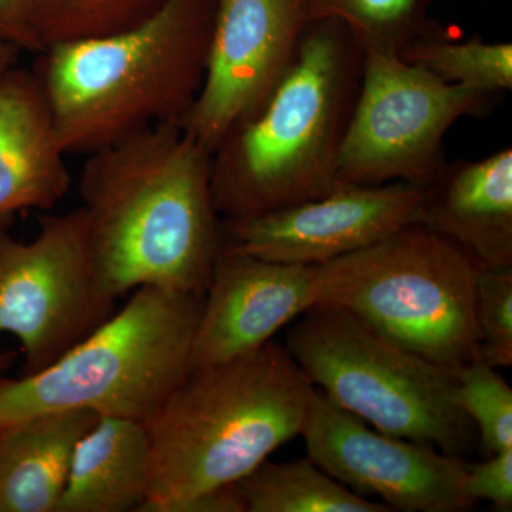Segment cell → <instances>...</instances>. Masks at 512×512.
<instances>
[{
  "instance_id": "277c9868",
  "label": "cell",
  "mask_w": 512,
  "mask_h": 512,
  "mask_svg": "<svg viewBox=\"0 0 512 512\" xmlns=\"http://www.w3.org/2000/svg\"><path fill=\"white\" fill-rule=\"evenodd\" d=\"M315 386L285 346L195 367L146 421L150 493L137 511L235 484L301 436Z\"/></svg>"
},
{
  "instance_id": "8992f818",
  "label": "cell",
  "mask_w": 512,
  "mask_h": 512,
  "mask_svg": "<svg viewBox=\"0 0 512 512\" xmlns=\"http://www.w3.org/2000/svg\"><path fill=\"white\" fill-rule=\"evenodd\" d=\"M478 272L463 249L412 224L316 266L312 302L345 309L400 348L453 372L481 359Z\"/></svg>"
},
{
  "instance_id": "5bb4252c",
  "label": "cell",
  "mask_w": 512,
  "mask_h": 512,
  "mask_svg": "<svg viewBox=\"0 0 512 512\" xmlns=\"http://www.w3.org/2000/svg\"><path fill=\"white\" fill-rule=\"evenodd\" d=\"M66 157L35 73L10 67L0 76V222L57 207L72 187Z\"/></svg>"
},
{
  "instance_id": "ba28073f",
  "label": "cell",
  "mask_w": 512,
  "mask_h": 512,
  "mask_svg": "<svg viewBox=\"0 0 512 512\" xmlns=\"http://www.w3.org/2000/svg\"><path fill=\"white\" fill-rule=\"evenodd\" d=\"M494 94L443 82L390 50H365L362 83L338 161L345 185L426 187L446 163L444 136L456 121L483 116Z\"/></svg>"
},
{
  "instance_id": "e0dca14e",
  "label": "cell",
  "mask_w": 512,
  "mask_h": 512,
  "mask_svg": "<svg viewBox=\"0 0 512 512\" xmlns=\"http://www.w3.org/2000/svg\"><path fill=\"white\" fill-rule=\"evenodd\" d=\"M97 419L59 410L0 429V512H57L77 441Z\"/></svg>"
},
{
  "instance_id": "44dd1931",
  "label": "cell",
  "mask_w": 512,
  "mask_h": 512,
  "mask_svg": "<svg viewBox=\"0 0 512 512\" xmlns=\"http://www.w3.org/2000/svg\"><path fill=\"white\" fill-rule=\"evenodd\" d=\"M164 0H29L37 35L47 46L121 32L148 18Z\"/></svg>"
},
{
  "instance_id": "7c38bea8",
  "label": "cell",
  "mask_w": 512,
  "mask_h": 512,
  "mask_svg": "<svg viewBox=\"0 0 512 512\" xmlns=\"http://www.w3.org/2000/svg\"><path fill=\"white\" fill-rule=\"evenodd\" d=\"M423 188L345 185L315 200L239 221L221 220V249L279 264H328L420 224Z\"/></svg>"
},
{
  "instance_id": "6da1fadb",
  "label": "cell",
  "mask_w": 512,
  "mask_h": 512,
  "mask_svg": "<svg viewBox=\"0 0 512 512\" xmlns=\"http://www.w3.org/2000/svg\"><path fill=\"white\" fill-rule=\"evenodd\" d=\"M86 157L80 207L101 289L114 301L143 286L204 295L222 244L211 154L168 123Z\"/></svg>"
},
{
  "instance_id": "d4e9b609",
  "label": "cell",
  "mask_w": 512,
  "mask_h": 512,
  "mask_svg": "<svg viewBox=\"0 0 512 512\" xmlns=\"http://www.w3.org/2000/svg\"><path fill=\"white\" fill-rule=\"evenodd\" d=\"M0 42L18 47L22 53L42 52L30 13L29 0H0Z\"/></svg>"
},
{
  "instance_id": "52a82bcc",
  "label": "cell",
  "mask_w": 512,
  "mask_h": 512,
  "mask_svg": "<svg viewBox=\"0 0 512 512\" xmlns=\"http://www.w3.org/2000/svg\"><path fill=\"white\" fill-rule=\"evenodd\" d=\"M286 350L313 386L390 436L464 458L478 440L456 376L384 338L338 306L313 305L286 333Z\"/></svg>"
},
{
  "instance_id": "603a6c76",
  "label": "cell",
  "mask_w": 512,
  "mask_h": 512,
  "mask_svg": "<svg viewBox=\"0 0 512 512\" xmlns=\"http://www.w3.org/2000/svg\"><path fill=\"white\" fill-rule=\"evenodd\" d=\"M476 320L480 357L488 365H512V268L480 269Z\"/></svg>"
},
{
  "instance_id": "7402d4cb",
  "label": "cell",
  "mask_w": 512,
  "mask_h": 512,
  "mask_svg": "<svg viewBox=\"0 0 512 512\" xmlns=\"http://www.w3.org/2000/svg\"><path fill=\"white\" fill-rule=\"evenodd\" d=\"M458 402L476 427L485 457L512 448V389L497 367L478 359L453 370Z\"/></svg>"
},
{
  "instance_id": "8fae6325",
  "label": "cell",
  "mask_w": 512,
  "mask_h": 512,
  "mask_svg": "<svg viewBox=\"0 0 512 512\" xmlns=\"http://www.w3.org/2000/svg\"><path fill=\"white\" fill-rule=\"evenodd\" d=\"M296 0H215L200 92L181 127L208 153L274 90L301 37Z\"/></svg>"
},
{
  "instance_id": "484cf974",
  "label": "cell",
  "mask_w": 512,
  "mask_h": 512,
  "mask_svg": "<svg viewBox=\"0 0 512 512\" xmlns=\"http://www.w3.org/2000/svg\"><path fill=\"white\" fill-rule=\"evenodd\" d=\"M147 512H247V505L235 483L154 505Z\"/></svg>"
},
{
  "instance_id": "83f0119b",
  "label": "cell",
  "mask_w": 512,
  "mask_h": 512,
  "mask_svg": "<svg viewBox=\"0 0 512 512\" xmlns=\"http://www.w3.org/2000/svg\"><path fill=\"white\" fill-rule=\"evenodd\" d=\"M16 359H18V353L16 352H0V377L6 370L15 365Z\"/></svg>"
},
{
  "instance_id": "ffe728a7",
  "label": "cell",
  "mask_w": 512,
  "mask_h": 512,
  "mask_svg": "<svg viewBox=\"0 0 512 512\" xmlns=\"http://www.w3.org/2000/svg\"><path fill=\"white\" fill-rule=\"evenodd\" d=\"M400 57L423 67L443 82L495 94L512 89L511 43L471 39L457 43L427 32L406 47Z\"/></svg>"
},
{
  "instance_id": "3957f363",
  "label": "cell",
  "mask_w": 512,
  "mask_h": 512,
  "mask_svg": "<svg viewBox=\"0 0 512 512\" xmlns=\"http://www.w3.org/2000/svg\"><path fill=\"white\" fill-rule=\"evenodd\" d=\"M214 9L215 0H164L131 28L37 53L30 69L67 156L183 123L204 79Z\"/></svg>"
},
{
  "instance_id": "4fadbf2b",
  "label": "cell",
  "mask_w": 512,
  "mask_h": 512,
  "mask_svg": "<svg viewBox=\"0 0 512 512\" xmlns=\"http://www.w3.org/2000/svg\"><path fill=\"white\" fill-rule=\"evenodd\" d=\"M316 266L279 264L221 249L204 303L191 370L248 355L312 308Z\"/></svg>"
},
{
  "instance_id": "7a4b0ae2",
  "label": "cell",
  "mask_w": 512,
  "mask_h": 512,
  "mask_svg": "<svg viewBox=\"0 0 512 512\" xmlns=\"http://www.w3.org/2000/svg\"><path fill=\"white\" fill-rule=\"evenodd\" d=\"M363 59L365 49L343 23H305L274 90L212 151V195L222 221L258 217L339 187Z\"/></svg>"
},
{
  "instance_id": "5b68a950",
  "label": "cell",
  "mask_w": 512,
  "mask_h": 512,
  "mask_svg": "<svg viewBox=\"0 0 512 512\" xmlns=\"http://www.w3.org/2000/svg\"><path fill=\"white\" fill-rule=\"evenodd\" d=\"M204 295L143 286L55 363L0 377V429L46 412L87 410L146 423L191 372Z\"/></svg>"
},
{
  "instance_id": "2e32d148",
  "label": "cell",
  "mask_w": 512,
  "mask_h": 512,
  "mask_svg": "<svg viewBox=\"0 0 512 512\" xmlns=\"http://www.w3.org/2000/svg\"><path fill=\"white\" fill-rule=\"evenodd\" d=\"M151 470L146 423L99 416L77 441L57 512L137 511L150 493Z\"/></svg>"
},
{
  "instance_id": "4316f807",
  "label": "cell",
  "mask_w": 512,
  "mask_h": 512,
  "mask_svg": "<svg viewBox=\"0 0 512 512\" xmlns=\"http://www.w3.org/2000/svg\"><path fill=\"white\" fill-rule=\"evenodd\" d=\"M22 52L18 47L8 45V43L0 42V76L9 70L10 67L19 63V57Z\"/></svg>"
},
{
  "instance_id": "9a60e30c",
  "label": "cell",
  "mask_w": 512,
  "mask_h": 512,
  "mask_svg": "<svg viewBox=\"0 0 512 512\" xmlns=\"http://www.w3.org/2000/svg\"><path fill=\"white\" fill-rule=\"evenodd\" d=\"M420 224L480 269L512 268V148L480 161H446L423 187Z\"/></svg>"
},
{
  "instance_id": "9c48e42d",
  "label": "cell",
  "mask_w": 512,
  "mask_h": 512,
  "mask_svg": "<svg viewBox=\"0 0 512 512\" xmlns=\"http://www.w3.org/2000/svg\"><path fill=\"white\" fill-rule=\"evenodd\" d=\"M116 312L90 258L82 207L43 215L30 241L0 222V333L18 338L25 373H37Z\"/></svg>"
},
{
  "instance_id": "d6986e66",
  "label": "cell",
  "mask_w": 512,
  "mask_h": 512,
  "mask_svg": "<svg viewBox=\"0 0 512 512\" xmlns=\"http://www.w3.org/2000/svg\"><path fill=\"white\" fill-rule=\"evenodd\" d=\"M303 22L336 20L365 50L402 53L430 32L424 0H296Z\"/></svg>"
},
{
  "instance_id": "cb8c5ba5",
  "label": "cell",
  "mask_w": 512,
  "mask_h": 512,
  "mask_svg": "<svg viewBox=\"0 0 512 512\" xmlns=\"http://www.w3.org/2000/svg\"><path fill=\"white\" fill-rule=\"evenodd\" d=\"M464 490L468 498L488 501L497 511L512 510V448L488 456L483 463L468 464Z\"/></svg>"
},
{
  "instance_id": "ac0fdd59",
  "label": "cell",
  "mask_w": 512,
  "mask_h": 512,
  "mask_svg": "<svg viewBox=\"0 0 512 512\" xmlns=\"http://www.w3.org/2000/svg\"><path fill=\"white\" fill-rule=\"evenodd\" d=\"M247 512H392L329 476L311 458L264 461L238 481Z\"/></svg>"
},
{
  "instance_id": "30bf717a",
  "label": "cell",
  "mask_w": 512,
  "mask_h": 512,
  "mask_svg": "<svg viewBox=\"0 0 512 512\" xmlns=\"http://www.w3.org/2000/svg\"><path fill=\"white\" fill-rule=\"evenodd\" d=\"M301 436L313 463L350 490L377 495L393 511L463 512L477 505L464 490V458L370 430L316 387Z\"/></svg>"
}]
</instances>
